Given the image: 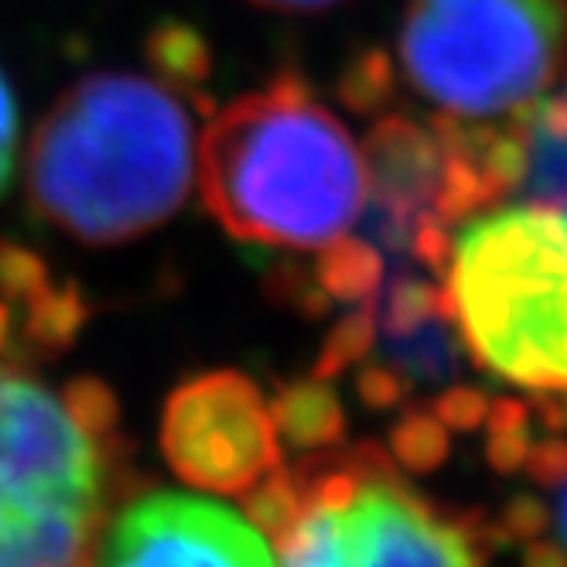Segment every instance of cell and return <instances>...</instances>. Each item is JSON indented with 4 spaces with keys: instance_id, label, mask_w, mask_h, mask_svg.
<instances>
[{
    "instance_id": "obj_8",
    "label": "cell",
    "mask_w": 567,
    "mask_h": 567,
    "mask_svg": "<svg viewBox=\"0 0 567 567\" xmlns=\"http://www.w3.org/2000/svg\"><path fill=\"white\" fill-rule=\"evenodd\" d=\"M96 567H274L267 537L236 509L154 493L113 523Z\"/></svg>"
},
{
    "instance_id": "obj_31",
    "label": "cell",
    "mask_w": 567,
    "mask_h": 567,
    "mask_svg": "<svg viewBox=\"0 0 567 567\" xmlns=\"http://www.w3.org/2000/svg\"><path fill=\"white\" fill-rule=\"evenodd\" d=\"M537 414L544 427L550 431H567V390H550L537 400Z\"/></svg>"
},
{
    "instance_id": "obj_25",
    "label": "cell",
    "mask_w": 567,
    "mask_h": 567,
    "mask_svg": "<svg viewBox=\"0 0 567 567\" xmlns=\"http://www.w3.org/2000/svg\"><path fill=\"white\" fill-rule=\"evenodd\" d=\"M550 506L537 496H513L499 516L503 540H537L550 530Z\"/></svg>"
},
{
    "instance_id": "obj_6",
    "label": "cell",
    "mask_w": 567,
    "mask_h": 567,
    "mask_svg": "<svg viewBox=\"0 0 567 567\" xmlns=\"http://www.w3.org/2000/svg\"><path fill=\"white\" fill-rule=\"evenodd\" d=\"M100 482L93 437L42 383L0 370V567H75Z\"/></svg>"
},
{
    "instance_id": "obj_26",
    "label": "cell",
    "mask_w": 567,
    "mask_h": 567,
    "mask_svg": "<svg viewBox=\"0 0 567 567\" xmlns=\"http://www.w3.org/2000/svg\"><path fill=\"white\" fill-rule=\"evenodd\" d=\"M359 400L373 411H390L408 393V380H403L393 367H362L355 377Z\"/></svg>"
},
{
    "instance_id": "obj_12",
    "label": "cell",
    "mask_w": 567,
    "mask_h": 567,
    "mask_svg": "<svg viewBox=\"0 0 567 567\" xmlns=\"http://www.w3.org/2000/svg\"><path fill=\"white\" fill-rule=\"evenodd\" d=\"M367 301L373 308L380 336H403L434 315H452L444 280L411 267H396L386 280H380V288Z\"/></svg>"
},
{
    "instance_id": "obj_13",
    "label": "cell",
    "mask_w": 567,
    "mask_h": 567,
    "mask_svg": "<svg viewBox=\"0 0 567 567\" xmlns=\"http://www.w3.org/2000/svg\"><path fill=\"white\" fill-rule=\"evenodd\" d=\"M144 59L161 83L182 93L198 90L213 75V49L195 24L182 18H161L144 34Z\"/></svg>"
},
{
    "instance_id": "obj_3",
    "label": "cell",
    "mask_w": 567,
    "mask_h": 567,
    "mask_svg": "<svg viewBox=\"0 0 567 567\" xmlns=\"http://www.w3.org/2000/svg\"><path fill=\"white\" fill-rule=\"evenodd\" d=\"M441 280L482 370L537 393L567 390V209L526 202L472 219Z\"/></svg>"
},
{
    "instance_id": "obj_21",
    "label": "cell",
    "mask_w": 567,
    "mask_h": 567,
    "mask_svg": "<svg viewBox=\"0 0 567 567\" xmlns=\"http://www.w3.org/2000/svg\"><path fill=\"white\" fill-rule=\"evenodd\" d=\"M62 408L90 437L110 434L116 427V421H120L116 393L103 380H96V377H79V380L65 383Z\"/></svg>"
},
{
    "instance_id": "obj_24",
    "label": "cell",
    "mask_w": 567,
    "mask_h": 567,
    "mask_svg": "<svg viewBox=\"0 0 567 567\" xmlns=\"http://www.w3.org/2000/svg\"><path fill=\"white\" fill-rule=\"evenodd\" d=\"M485 414H489V396L472 386L444 390L434 403V417L449 431H475L485 424Z\"/></svg>"
},
{
    "instance_id": "obj_32",
    "label": "cell",
    "mask_w": 567,
    "mask_h": 567,
    "mask_svg": "<svg viewBox=\"0 0 567 567\" xmlns=\"http://www.w3.org/2000/svg\"><path fill=\"white\" fill-rule=\"evenodd\" d=\"M247 4L264 11H284V14H318L342 4V0H247Z\"/></svg>"
},
{
    "instance_id": "obj_15",
    "label": "cell",
    "mask_w": 567,
    "mask_h": 567,
    "mask_svg": "<svg viewBox=\"0 0 567 567\" xmlns=\"http://www.w3.org/2000/svg\"><path fill=\"white\" fill-rule=\"evenodd\" d=\"M311 274L332 301H367L383 280V254L377 250V243L346 233L329 247H321Z\"/></svg>"
},
{
    "instance_id": "obj_16",
    "label": "cell",
    "mask_w": 567,
    "mask_h": 567,
    "mask_svg": "<svg viewBox=\"0 0 567 567\" xmlns=\"http://www.w3.org/2000/svg\"><path fill=\"white\" fill-rule=\"evenodd\" d=\"M86 321H90V305H86L83 288H79L75 280H65L59 288L49 284L45 291L28 298L24 339L34 349L62 352L79 339V332L86 329Z\"/></svg>"
},
{
    "instance_id": "obj_1",
    "label": "cell",
    "mask_w": 567,
    "mask_h": 567,
    "mask_svg": "<svg viewBox=\"0 0 567 567\" xmlns=\"http://www.w3.org/2000/svg\"><path fill=\"white\" fill-rule=\"evenodd\" d=\"M24 168L31 209L45 223L93 247L131 243L185 206L192 120L154 79L93 72L38 120Z\"/></svg>"
},
{
    "instance_id": "obj_11",
    "label": "cell",
    "mask_w": 567,
    "mask_h": 567,
    "mask_svg": "<svg viewBox=\"0 0 567 567\" xmlns=\"http://www.w3.org/2000/svg\"><path fill=\"white\" fill-rule=\"evenodd\" d=\"M270 421L277 437L295 452H321L336 449L346 437V411L326 380H298L284 383L270 400Z\"/></svg>"
},
{
    "instance_id": "obj_22",
    "label": "cell",
    "mask_w": 567,
    "mask_h": 567,
    "mask_svg": "<svg viewBox=\"0 0 567 567\" xmlns=\"http://www.w3.org/2000/svg\"><path fill=\"white\" fill-rule=\"evenodd\" d=\"M49 288V264L31 247L14 239H0V295L8 301H28Z\"/></svg>"
},
{
    "instance_id": "obj_10",
    "label": "cell",
    "mask_w": 567,
    "mask_h": 567,
    "mask_svg": "<svg viewBox=\"0 0 567 567\" xmlns=\"http://www.w3.org/2000/svg\"><path fill=\"white\" fill-rule=\"evenodd\" d=\"M513 120L526 144L523 195L544 206L567 209V62L554 83V93H540L513 110Z\"/></svg>"
},
{
    "instance_id": "obj_17",
    "label": "cell",
    "mask_w": 567,
    "mask_h": 567,
    "mask_svg": "<svg viewBox=\"0 0 567 567\" xmlns=\"http://www.w3.org/2000/svg\"><path fill=\"white\" fill-rule=\"evenodd\" d=\"M452 452V431L444 427L434 411H411L403 414L400 424L390 431V458L403 468V472H414V475H427L434 468L444 465Z\"/></svg>"
},
{
    "instance_id": "obj_7",
    "label": "cell",
    "mask_w": 567,
    "mask_h": 567,
    "mask_svg": "<svg viewBox=\"0 0 567 567\" xmlns=\"http://www.w3.org/2000/svg\"><path fill=\"white\" fill-rule=\"evenodd\" d=\"M161 452L188 485L247 493L280 465V437L257 383L236 370H216L182 383L168 396Z\"/></svg>"
},
{
    "instance_id": "obj_34",
    "label": "cell",
    "mask_w": 567,
    "mask_h": 567,
    "mask_svg": "<svg viewBox=\"0 0 567 567\" xmlns=\"http://www.w3.org/2000/svg\"><path fill=\"white\" fill-rule=\"evenodd\" d=\"M564 496H560V530H564V540H567V482L560 485Z\"/></svg>"
},
{
    "instance_id": "obj_28",
    "label": "cell",
    "mask_w": 567,
    "mask_h": 567,
    "mask_svg": "<svg viewBox=\"0 0 567 567\" xmlns=\"http://www.w3.org/2000/svg\"><path fill=\"white\" fill-rule=\"evenodd\" d=\"M14 147H18V103L8 86L4 72H0V198H4L14 172Z\"/></svg>"
},
{
    "instance_id": "obj_4",
    "label": "cell",
    "mask_w": 567,
    "mask_h": 567,
    "mask_svg": "<svg viewBox=\"0 0 567 567\" xmlns=\"http://www.w3.org/2000/svg\"><path fill=\"white\" fill-rule=\"evenodd\" d=\"M567 62V0H411L408 83L444 113L489 120L547 93Z\"/></svg>"
},
{
    "instance_id": "obj_2",
    "label": "cell",
    "mask_w": 567,
    "mask_h": 567,
    "mask_svg": "<svg viewBox=\"0 0 567 567\" xmlns=\"http://www.w3.org/2000/svg\"><path fill=\"white\" fill-rule=\"evenodd\" d=\"M198 188L236 239L321 250L367 206V168L342 120L315 100L301 72L284 69L206 127Z\"/></svg>"
},
{
    "instance_id": "obj_5",
    "label": "cell",
    "mask_w": 567,
    "mask_h": 567,
    "mask_svg": "<svg viewBox=\"0 0 567 567\" xmlns=\"http://www.w3.org/2000/svg\"><path fill=\"white\" fill-rule=\"evenodd\" d=\"M499 526L411 489L377 444L305 482L280 567H482Z\"/></svg>"
},
{
    "instance_id": "obj_19",
    "label": "cell",
    "mask_w": 567,
    "mask_h": 567,
    "mask_svg": "<svg viewBox=\"0 0 567 567\" xmlns=\"http://www.w3.org/2000/svg\"><path fill=\"white\" fill-rule=\"evenodd\" d=\"M393 62L383 49H367L359 52L339 75V100L359 113V116H370V113H380L390 100H393Z\"/></svg>"
},
{
    "instance_id": "obj_9",
    "label": "cell",
    "mask_w": 567,
    "mask_h": 567,
    "mask_svg": "<svg viewBox=\"0 0 567 567\" xmlns=\"http://www.w3.org/2000/svg\"><path fill=\"white\" fill-rule=\"evenodd\" d=\"M367 168V239L380 254L411 257L421 229L444 226L437 202L444 188V147L431 127L411 116H380L362 144ZM449 229V226H444Z\"/></svg>"
},
{
    "instance_id": "obj_30",
    "label": "cell",
    "mask_w": 567,
    "mask_h": 567,
    "mask_svg": "<svg viewBox=\"0 0 567 567\" xmlns=\"http://www.w3.org/2000/svg\"><path fill=\"white\" fill-rule=\"evenodd\" d=\"M519 567H567V547L537 537V540H530V547H526Z\"/></svg>"
},
{
    "instance_id": "obj_18",
    "label": "cell",
    "mask_w": 567,
    "mask_h": 567,
    "mask_svg": "<svg viewBox=\"0 0 567 567\" xmlns=\"http://www.w3.org/2000/svg\"><path fill=\"white\" fill-rule=\"evenodd\" d=\"M301 513V489L291 472L274 465L267 475H260L247 489V519L257 526L264 537L280 540L291 530V523Z\"/></svg>"
},
{
    "instance_id": "obj_29",
    "label": "cell",
    "mask_w": 567,
    "mask_h": 567,
    "mask_svg": "<svg viewBox=\"0 0 567 567\" xmlns=\"http://www.w3.org/2000/svg\"><path fill=\"white\" fill-rule=\"evenodd\" d=\"M526 452H530V427L519 431H489V441H485V458L496 472H519L526 462Z\"/></svg>"
},
{
    "instance_id": "obj_27",
    "label": "cell",
    "mask_w": 567,
    "mask_h": 567,
    "mask_svg": "<svg viewBox=\"0 0 567 567\" xmlns=\"http://www.w3.org/2000/svg\"><path fill=\"white\" fill-rule=\"evenodd\" d=\"M523 472L537 485H564L567 482V441L564 437L530 441Z\"/></svg>"
},
{
    "instance_id": "obj_33",
    "label": "cell",
    "mask_w": 567,
    "mask_h": 567,
    "mask_svg": "<svg viewBox=\"0 0 567 567\" xmlns=\"http://www.w3.org/2000/svg\"><path fill=\"white\" fill-rule=\"evenodd\" d=\"M8 336H11V308L0 301V349L8 346Z\"/></svg>"
},
{
    "instance_id": "obj_23",
    "label": "cell",
    "mask_w": 567,
    "mask_h": 567,
    "mask_svg": "<svg viewBox=\"0 0 567 567\" xmlns=\"http://www.w3.org/2000/svg\"><path fill=\"white\" fill-rule=\"evenodd\" d=\"M267 291L280 301L295 308L298 315L305 318H321L329 308H332V298L318 288L315 274L295 267V264H280L270 277H267Z\"/></svg>"
},
{
    "instance_id": "obj_14",
    "label": "cell",
    "mask_w": 567,
    "mask_h": 567,
    "mask_svg": "<svg viewBox=\"0 0 567 567\" xmlns=\"http://www.w3.org/2000/svg\"><path fill=\"white\" fill-rule=\"evenodd\" d=\"M455 318L452 315H434L414 332L403 336H383V355L390 359V367L408 377L414 383H441L455 377L462 346L455 336Z\"/></svg>"
},
{
    "instance_id": "obj_20",
    "label": "cell",
    "mask_w": 567,
    "mask_h": 567,
    "mask_svg": "<svg viewBox=\"0 0 567 567\" xmlns=\"http://www.w3.org/2000/svg\"><path fill=\"white\" fill-rule=\"evenodd\" d=\"M377 346V318L370 301H362V308H352L336 321V329L329 332V342L321 346V355L315 359V377L332 380L352 367H362Z\"/></svg>"
}]
</instances>
